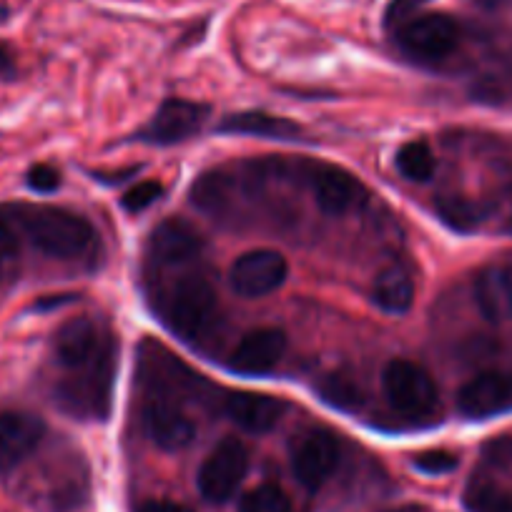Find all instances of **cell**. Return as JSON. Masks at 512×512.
<instances>
[{
	"mask_svg": "<svg viewBox=\"0 0 512 512\" xmlns=\"http://www.w3.org/2000/svg\"><path fill=\"white\" fill-rule=\"evenodd\" d=\"M322 395H324V400L332 402V405H337V407H342V410H354V407L362 402V395H359L357 387H354L349 379L337 377V374H332V377L322 384Z\"/></svg>",
	"mask_w": 512,
	"mask_h": 512,
	"instance_id": "obj_23",
	"label": "cell"
},
{
	"mask_svg": "<svg viewBox=\"0 0 512 512\" xmlns=\"http://www.w3.org/2000/svg\"><path fill=\"white\" fill-rule=\"evenodd\" d=\"M289 264L279 251L274 249H254L246 251L231 264L229 284L239 297L262 299L267 294L277 292L287 282Z\"/></svg>",
	"mask_w": 512,
	"mask_h": 512,
	"instance_id": "obj_6",
	"label": "cell"
},
{
	"mask_svg": "<svg viewBox=\"0 0 512 512\" xmlns=\"http://www.w3.org/2000/svg\"><path fill=\"white\" fill-rule=\"evenodd\" d=\"M397 41L417 58H445L460 43V26L445 13H425L402 23Z\"/></svg>",
	"mask_w": 512,
	"mask_h": 512,
	"instance_id": "obj_7",
	"label": "cell"
},
{
	"mask_svg": "<svg viewBox=\"0 0 512 512\" xmlns=\"http://www.w3.org/2000/svg\"><path fill=\"white\" fill-rule=\"evenodd\" d=\"M397 169L407 181H430L435 174V154L425 141H410L397 151Z\"/></svg>",
	"mask_w": 512,
	"mask_h": 512,
	"instance_id": "obj_20",
	"label": "cell"
},
{
	"mask_svg": "<svg viewBox=\"0 0 512 512\" xmlns=\"http://www.w3.org/2000/svg\"><path fill=\"white\" fill-rule=\"evenodd\" d=\"M161 194H164V186L159 181H141L123 196V209L131 211V214H139V211L149 209Z\"/></svg>",
	"mask_w": 512,
	"mask_h": 512,
	"instance_id": "obj_25",
	"label": "cell"
},
{
	"mask_svg": "<svg viewBox=\"0 0 512 512\" xmlns=\"http://www.w3.org/2000/svg\"><path fill=\"white\" fill-rule=\"evenodd\" d=\"M384 512H425L420 505H397V507H390V510Z\"/></svg>",
	"mask_w": 512,
	"mask_h": 512,
	"instance_id": "obj_32",
	"label": "cell"
},
{
	"mask_svg": "<svg viewBox=\"0 0 512 512\" xmlns=\"http://www.w3.org/2000/svg\"><path fill=\"white\" fill-rule=\"evenodd\" d=\"M249 467V452L244 442L226 437L211 450L199 470V490L209 502H226L239 490Z\"/></svg>",
	"mask_w": 512,
	"mask_h": 512,
	"instance_id": "obj_5",
	"label": "cell"
},
{
	"mask_svg": "<svg viewBox=\"0 0 512 512\" xmlns=\"http://www.w3.org/2000/svg\"><path fill=\"white\" fill-rule=\"evenodd\" d=\"M221 134H241V136H259V139H297L302 134V126L289 118L272 116L267 111H244L234 113L219 126Z\"/></svg>",
	"mask_w": 512,
	"mask_h": 512,
	"instance_id": "obj_18",
	"label": "cell"
},
{
	"mask_svg": "<svg viewBox=\"0 0 512 512\" xmlns=\"http://www.w3.org/2000/svg\"><path fill=\"white\" fill-rule=\"evenodd\" d=\"M307 181L314 191L319 209L327 214H347L367 201V189L349 171L332 164H309Z\"/></svg>",
	"mask_w": 512,
	"mask_h": 512,
	"instance_id": "obj_8",
	"label": "cell"
},
{
	"mask_svg": "<svg viewBox=\"0 0 512 512\" xmlns=\"http://www.w3.org/2000/svg\"><path fill=\"white\" fill-rule=\"evenodd\" d=\"M287 352V334L282 329L262 327L251 329L241 337V342L231 354V367L241 374H267L282 362Z\"/></svg>",
	"mask_w": 512,
	"mask_h": 512,
	"instance_id": "obj_13",
	"label": "cell"
},
{
	"mask_svg": "<svg viewBox=\"0 0 512 512\" xmlns=\"http://www.w3.org/2000/svg\"><path fill=\"white\" fill-rule=\"evenodd\" d=\"M139 512H194V510L171 500H149L139 507Z\"/></svg>",
	"mask_w": 512,
	"mask_h": 512,
	"instance_id": "obj_30",
	"label": "cell"
},
{
	"mask_svg": "<svg viewBox=\"0 0 512 512\" xmlns=\"http://www.w3.org/2000/svg\"><path fill=\"white\" fill-rule=\"evenodd\" d=\"M18 262V236L8 221L0 219V279L16 269Z\"/></svg>",
	"mask_w": 512,
	"mask_h": 512,
	"instance_id": "obj_27",
	"label": "cell"
},
{
	"mask_svg": "<svg viewBox=\"0 0 512 512\" xmlns=\"http://www.w3.org/2000/svg\"><path fill=\"white\" fill-rule=\"evenodd\" d=\"M231 422L246 432H269L284 415V402L262 392H234L226 397L224 405Z\"/></svg>",
	"mask_w": 512,
	"mask_h": 512,
	"instance_id": "obj_15",
	"label": "cell"
},
{
	"mask_svg": "<svg viewBox=\"0 0 512 512\" xmlns=\"http://www.w3.org/2000/svg\"><path fill=\"white\" fill-rule=\"evenodd\" d=\"M339 465V445L334 435L324 430H309L294 442L292 470L294 477L309 490H319Z\"/></svg>",
	"mask_w": 512,
	"mask_h": 512,
	"instance_id": "obj_9",
	"label": "cell"
},
{
	"mask_svg": "<svg viewBox=\"0 0 512 512\" xmlns=\"http://www.w3.org/2000/svg\"><path fill=\"white\" fill-rule=\"evenodd\" d=\"M241 512H292V502L277 485H262L241 500Z\"/></svg>",
	"mask_w": 512,
	"mask_h": 512,
	"instance_id": "obj_22",
	"label": "cell"
},
{
	"mask_svg": "<svg viewBox=\"0 0 512 512\" xmlns=\"http://www.w3.org/2000/svg\"><path fill=\"white\" fill-rule=\"evenodd\" d=\"M440 214L447 224L455 226V229H460V231L475 229V224H477V211L462 199H442Z\"/></svg>",
	"mask_w": 512,
	"mask_h": 512,
	"instance_id": "obj_24",
	"label": "cell"
},
{
	"mask_svg": "<svg viewBox=\"0 0 512 512\" xmlns=\"http://www.w3.org/2000/svg\"><path fill=\"white\" fill-rule=\"evenodd\" d=\"M382 390L395 410L425 415L437 405V387L430 374L410 359H392L382 372Z\"/></svg>",
	"mask_w": 512,
	"mask_h": 512,
	"instance_id": "obj_4",
	"label": "cell"
},
{
	"mask_svg": "<svg viewBox=\"0 0 512 512\" xmlns=\"http://www.w3.org/2000/svg\"><path fill=\"white\" fill-rule=\"evenodd\" d=\"M430 0H392L390 8H387V23H400L407 21L417 8H422Z\"/></svg>",
	"mask_w": 512,
	"mask_h": 512,
	"instance_id": "obj_29",
	"label": "cell"
},
{
	"mask_svg": "<svg viewBox=\"0 0 512 512\" xmlns=\"http://www.w3.org/2000/svg\"><path fill=\"white\" fill-rule=\"evenodd\" d=\"M415 467L425 475H447L457 467V457L447 450H427L415 457Z\"/></svg>",
	"mask_w": 512,
	"mask_h": 512,
	"instance_id": "obj_26",
	"label": "cell"
},
{
	"mask_svg": "<svg viewBox=\"0 0 512 512\" xmlns=\"http://www.w3.org/2000/svg\"><path fill=\"white\" fill-rule=\"evenodd\" d=\"M201 249V239L186 221L169 219L156 226L151 236V251L161 264H184Z\"/></svg>",
	"mask_w": 512,
	"mask_h": 512,
	"instance_id": "obj_17",
	"label": "cell"
},
{
	"mask_svg": "<svg viewBox=\"0 0 512 512\" xmlns=\"http://www.w3.org/2000/svg\"><path fill=\"white\" fill-rule=\"evenodd\" d=\"M206 108L194 101H181V98H171L166 101L159 111L154 113L146 128L141 131V139L149 144L171 146L179 141L191 139V136L204 126L206 121Z\"/></svg>",
	"mask_w": 512,
	"mask_h": 512,
	"instance_id": "obj_11",
	"label": "cell"
},
{
	"mask_svg": "<svg viewBox=\"0 0 512 512\" xmlns=\"http://www.w3.org/2000/svg\"><path fill=\"white\" fill-rule=\"evenodd\" d=\"M475 302L482 317L492 324L512 319V277L500 267H487L475 279Z\"/></svg>",
	"mask_w": 512,
	"mask_h": 512,
	"instance_id": "obj_16",
	"label": "cell"
},
{
	"mask_svg": "<svg viewBox=\"0 0 512 512\" xmlns=\"http://www.w3.org/2000/svg\"><path fill=\"white\" fill-rule=\"evenodd\" d=\"M144 427L149 432L151 440L161 447V450H184L191 445L196 435V427L184 412L179 410L176 402L169 397L154 395L144 407Z\"/></svg>",
	"mask_w": 512,
	"mask_h": 512,
	"instance_id": "obj_14",
	"label": "cell"
},
{
	"mask_svg": "<svg viewBox=\"0 0 512 512\" xmlns=\"http://www.w3.org/2000/svg\"><path fill=\"white\" fill-rule=\"evenodd\" d=\"M457 410L467 420H487L512 410V374L482 372L462 384L457 395Z\"/></svg>",
	"mask_w": 512,
	"mask_h": 512,
	"instance_id": "obj_10",
	"label": "cell"
},
{
	"mask_svg": "<svg viewBox=\"0 0 512 512\" xmlns=\"http://www.w3.org/2000/svg\"><path fill=\"white\" fill-rule=\"evenodd\" d=\"M28 186L33 191H41V194H48V191H56L61 186V174H58L53 166L38 164L28 171Z\"/></svg>",
	"mask_w": 512,
	"mask_h": 512,
	"instance_id": "obj_28",
	"label": "cell"
},
{
	"mask_svg": "<svg viewBox=\"0 0 512 512\" xmlns=\"http://www.w3.org/2000/svg\"><path fill=\"white\" fill-rule=\"evenodd\" d=\"M56 362L68 379L56 400L71 415L106 417L113 384V342L93 319L78 317L63 324L53 342Z\"/></svg>",
	"mask_w": 512,
	"mask_h": 512,
	"instance_id": "obj_1",
	"label": "cell"
},
{
	"mask_svg": "<svg viewBox=\"0 0 512 512\" xmlns=\"http://www.w3.org/2000/svg\"><path fill=\"white\" fill-rule=\"evenodd\" d=\"M216 289L204 274H184L164 297L166 324L184 339H201L216 319Z\"/></svg>",
	"mask_w": 512,
	"mask_h": 512,
	"instance_id": "obj_3",
	"label": "cell"
},
{
	"mask_svg": "<svg viewBox=\"0 0 512 512\" xmlns=\"http://www.w3.org/2000/svg\"><path fill=\"white\" fill-rule=\"evenodd\" d=\"M0 18H6V11H3V8H0Z\"/></svg>",
	"mask_w": 512,
	"mask_h": 512,
	"instance_id": "obj_33",
	"label": "cell"
},
{
	"mask_svg": "<svg viewBox=\"0 0 512 512\" xmlns=\"http://www.w3.org/2000/svg\"><path fill=\"white\" fill-rule=\"evenodd\" d=\"M16 221L33 246L56 259H81L96 246L91 221L53 206H18Z\"/></svg>",
	"mask_w": 512,
	"mask_h": 512,
	"instance_id": "obj_2",
	"label": "cell"
},
{
	"mask_svg": "<svg viewBox=\"0 0 512 512\" xmlns=\"http://www.w3.org/2000/svg\"><path fill=\"white\" fill-rule=\"evenodd\" d=\"M46 425L38 415L21 410L0 412V472L21 465L43 442Z\"/></svg>",
	"mask_w": 512,
	"mask_h": 512,
	"instance_id": "obj_12",
	"label": "cell"
},
{
	"mask_svg": "<svg viewBox=\"0 0 512 512\" xmlns=\"http://www.w3.org/2000/svg\"><path fill=\"white\" fill-rule=\"evenodd\" d=\"M372 299L382 312L405 314L415 302V282L402 267H387L374 279Z\"/></svg>",
	"mask_w": 512,
	"mask_h": 512,
	"instance_id": "obj_19",
	"label": "cell"
},
{
	"mask_svg": "<svg viewBox=\"0 0 512 512\" xmlns=\"http://www.w3.org/2000/svg\"><path fill=\"white\" fill-rule=\"evenodd\" d=\"M13 73V61H11V53L6 48L0 46V78H6Z\"/></svg>",
	"mask_w": 512,
	"mask_h": 512,
	"instance_id": "obj_31",
	"label": "cell"
},
{
	"mask_svg": "<svg viewBox=\"0 0 512 512\" xmlns=\"http://www.w3.org/2000/svg\"><path fill=\"white\" fill-rule=\"evenodd\" d=\"M465 507L470 512H512V492L490 482H475L467 487Z\"/></svg>",
	"mask_w": 512,
	"mask_h": 512,
	"instance_id": "obj_21",
	"label": "cell"
}]
</instances>
